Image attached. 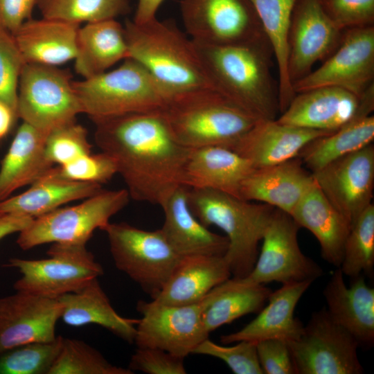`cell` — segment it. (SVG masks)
I'll list each match as a JSON object with an SVG mask.
<instances>
[{
	"label": "cell",
	"mask_w": 374,
	"mask_h": 374,
	"mask_svg": "<svg viewBox=\"0 0 374 374\" xmlns=\"http://www.w3.org/2000/svg\"><path fill=\"white\" fill-rule=\"evenodd\" d=\"M92 121L96 145L114 160L133 199L160 205L183 185L190 149L176 140L160 110Z\"/></svg>",
	"instance_id": "6da1fadb"
},
{
	"label": "cell",
	"mask_w": 374,
	"mask_h": 374,
	"mask_svg": "<svg viewBox=\"0 0 374 374\" xmlns=\"http://www.w3.org/2000/svg\"><path fill=\"white\" fill-rule=\"evenodd\" d=\"M194 43L213 89L258 120L277 118L278 86L271 73V48L253 44Z\"/></svg>",
	"instance_id": "7a4b0ae2"
},
{
	"label": "cell",
	"mask_w": 374,
	"mask_h": 374,
	"mask_svg": "<svg viewBox=\"0 0 374 374\" xmlns=\"http://www.w3.org/2000/svg\"><path fill=\"white\" fill-rule=\"evenodd\" d=\"M129 58L142 65L170 98L212 88L193 41L172 21L125 24Z\"/></svg>",
	"instance_id": "3957f363"
},
{
	"label": "cell",
	"mask_w": 374,
	"mask_h": 374,
	"mask_svg": "<svg viewBox=\"0 0 374 374\" xmlns=\"http://www.w3.org/2000/svg\"><path fill=\"white\" fill-rule=\"evenodd\" d=\"M160 111L176 140L189 149H231L258 121L211 88L175 96Z\"/></svg>",
	"instance_id": "277c9868"
},
{
	"label": "cell",
	"mask_w": 374,
	"mask_h": 374,
	"mask_svg": "<svg viewBox=\"0 0 374 374\" xmlns=\"http://www.w3.org/2000/svg\"><path fill=\"white\" fill-rule=\"evenodd\" d=\"M189 206L206 227L215 226L229 240L224 258L233 277H246L258 256V244L275 209L221 191L188 187Z\"/></svg>",
	"instance_id": "5b68a950"
},
{
	"label": "cell",
	"mask_w": 374,
	"mask_h": 374,
	"mask_svg": "<svg viewBox=\"0 0 374 374\" xmlns=\"http://www.w3.org/2000/svg\"><path fill=\"white\" fill-rule=\"evenodd\" d=\"M82 113L91 120L161 110L170 97L139 62L127 58L116 69L73 81Z\"/></svg>",
	"instance_id": "8992f818"
},
{
	"label": "cell",
	"mask_w": 374,
	"mask_h": 374,
	"mask_svg": "<svg viewBox=\"0 0 374 374\" xmlns=\"http://www.w3.org/2000/svg\"><path fill=\"white\" fill-rule=\"evenodd\" d=\"M127 189L101 190L82 203L34 218L19 233L17 244L28 250L46 243L85 244L93 231L102 230L128 203Z\"/></svg>",
	"instance_id": "52a82bcc"
},
{
	"label": "cell",
	"mask_w": 374,
	"mask_h": 374,
	"mask_svg": "<svg viewBox=\"0 0 374 374\" xmlns=\"http://www.w3.org/2000/svg\"><path fill=\"white\" fill-rule=\"evenodd\" d=\"M118 269L153 299L161 290L181 257L160 229L147 231L125 222L103 229Z\"/></svg>",
	"instance_id": "ba28073f"
},
{
	"label": "cell",
	"mask_w": 374,
	"mask_h": 374,
	"mask_svg": "<svg viewBox=\"0 0 374 374\" xmlns=\"http://www.w3.org/2000/svg\"><path fill=\"white\" fill-rule=\"evenodd\" d=\"M73 81L68 70L26 64L19 81L17 117L46 134L75 122L82 111Z\"/></svg>",
	"instance_id": "9c48e42d"
},
{
	"label": "cell",
	"mask_w": 374,
	"mask_h": 374,
	"mask_svg": "<svg viewBox=\"0 0 374 374\" xmlns=\"http://www.w3.org/2000/svg\"><path fill=\"white\" fill-rule=\"evenodd\" d=\"M47 253L48 258H12L3 265L17 269L21 274L14 283L16 291L57 299L79 290L103 274L102 265L85 244L53 243Z\"/></svg>",
	"instance_id": "30bf717a"
},
{
	"label": "cell",
	"mask_w": 374,
	"mask_h": 374,
	"mask_svg": "<svg viewBox=\"0 0 374 374\" xmlns=\"http://www.w3.org/2000/svg\"><path fill=\"white\" fill-rule=\"evenodd\" d=\"M179 9L186 33L197 44L272 50L250 0H181Z\"/></svg>",
	"instance_id": "8fae6325"
},
{
	"label": "cell",
	"mask_w": 374,
	"mask_h": 374,
	"mask_svg": "<svg viewBox=\"0 0 374 374\" xmlns=\"http://www.w3.org/2000/svg\"><path fill=\"white\" fill-rule=\"evenodd\" d=\"M296 374H361L356 339L326 309L314 312L300 336L287 341Z\"/></svg>",
	"instance_id": "7c38bea8"
},
{
	"label": "cell",
	"mask_w": 374,
	"mask_h": 374,
	"mask_svg": "<svg viewBox=\"0 0 374 374\" xmlns=\"http://www.w3.org/2000/svg\"><path fill=\"white\" fill-rule=\"evenodd\" d=\"M301 227L287 213L275 208L265 229L261 250L251 271L242 279L249 283L314 282L323 274L306 256L298 242Z\"/></svg>",
	"instance_id": "4fadbf2b"
},
{
	"label": "cell",
	"mask_w": 374,
	"mask_h": 374,
	"mask_svg": "<svg viewBox=\"0 0 374 374\" xmlns=\"http://www.w3.org/2000/svg\"><path fill=\"white\" fill-rule=\"evenodd\" d=\"M136 308L142 315L134 341L137 348H159L185 358L208 337L202 301L186 305L140 301Z\"/></svg>",
	"instance_id": "5bb4252c"
},
{
	"label": "cell",
	"mask_w": 374,
	"mask_h": 374,
	"mask_svg": "<svg viewBox=\"0 0 374 374\" xmlns=\"http://www.w3.org/2000/svg\"><path fill=\"white\" fill-rule=\"evenodd\" d=\"M374 85V26L344 30L337 49L317 69L293 84L295 93L325 86L358 96Z\"/></svg>",
	"instance_id": "9a60e30c"
},
{
	"label": "cell",
	"mask_w": 374,
	"mask_h": 374,
	"mask_svg": "<svg viewBox=\"0 0 374 374\" xmlns=\"http://www.w3.org/2000/svg\"><path fill=\"white\" fill-rule=\"evenodd\" d=\"M374 109V85L358 96L346 89L325 86L296 93L278 122L291 126L334 132Z\"/></svg>",
	"instance_id": "2e32d148"
},
{
	"label": "cell",
	"mask_w": 374,
	"mask_h": 374,
	"mask_svg": "<svg viewBox=\"0 0 374 374\" xmlns=\"http://www.w3.org/2000/svg\"><path fill=\"white\" fill-rule=\"evenodd\" d=\"M319 0H296L287 35V71L293 84L324 61L339 46L344 34Z\"/></svg>",
	"instance_id": "e0dca14e"
},
{
	"label": "cell",
	"mask_w": 374,
	"mask_h": 374,
	"mask_svg": "<svg viewBox=\"0 0 374 374\" xmlns=\"http://www.w3.org/2000/svg\"><path fill=\"white\" fill-rule=\"evenodd\" d=\"M312 175L325 197L352 226L372 204L373 143L331 161Z\"/></svg>",
	"instance_id": "ac0fdd59"
},
{
	"label": "cell",
	"mask_w": 374,
	"mask_h": 374,
	"mask_svg": "<svg viewBox=\"0 0 374 374\" xmlns=\"http://www.w3.org/2000/svg\"><path fill=\"white\" fill-rule=\"evenodd\" d=\"M0 298V355L33 341L56 339L61 315L57 299L16 291Z\"/></svg>",
	"instance_id": "d6986e66"
},
{
	"label": "cell",
	"mask_w": 374,
	"mask_h": 374,
	"mask_svg": "<svg viewBox=\"0 0 374 374\" xmlns=\"http://www.w3.org/2000/svg\"><path fill=\"white\" fill-rule=\"evenodd\" d=\"M332 132L285 125L274 120H258L231 150L249 161L254 168L298 157L312 141Z\"/></svg>",
	"instance_id": "ffe728a7"
},
{
	"label": "cell",
	"mask_w": 374,
	"mask_h": 374,
	"mask_svg": "<svg viewBox=\"0 0 374 374\" xmlns=\"http://www.w3.org/2000/svg\"><path fill=\"white\" fill-rule=\"evenodd\" d=\"M344 274L337 267L324 290L332 319L352 335L359 344L371 346L374 341V289L360 275L347 287Z\"/></svg>",
	"instance_id": "44dd1931"
},
{
	"label": "cell",
	"mask_w": 374,
	"mask_h": 374,
	"mask_svg": "<svg viewBox=\"0 0 374 374\" xmlns=\"http://www.w3.org/2000/svg\"><path fill=\"white\" fill-rule=\"evenodd\" d=\"M313 183L312 172L296 157L255 168L243 181L240 198L267 204L290 215Z\"/></svg>",
	"instance_id": "7402d4cb"
},
{
	"label": "cell",
	"mask_w": 374,
	"mask_h": 374,
	"mask_svg": "<svg viewBox=\"0 0 374 374\" xmlns=\"http://www.w3.org/2000/svg\"><path fill=\"white\" fill-rule=\"evenodd\" d=\"M312 283L301 281L283 284L280 288L271 292L267 305L258 312L254 319L241 330L221 336V342H257L268 339L290 341L297 339L304 326L294 317L295 308Z\"/></svg>",
	"instance_id": "603a6c76"
},
{
	"label": "cell",
	"mask_w": 374,
	"mask_h": 374,
	"mask_svg": "<svg viewBox=\"0 0 374 374\" xmlns=\"http://www.w3.org/2000/svg\"><path fill=\"white\" fill-rule=\"evenodd\" d=\"M254 169L249 161L230 148H191L184 166L182 184L188 188L215 190L240 198L241 186Z\"/></svg>",
	"instance_id": "cb8c5ba5"
},
{
	"label": "cell",
	"mask_w": 374,
	"mask_h": 374,
	"mask_svg": "<svg viewBox=\"0 0 374 374\" xmlns=\"http://www.w3.org/2000/svg\"><path fill=\"white\" fill-rule=\"evenodd\" d=\"M164 213L161 230L181 256H224L229 240L208 230L189 206L188 187L179 186L160 204Z\"/></svg>",
	"instance_id": "d4e9b609"
},
{
	"label": "cell",
	"mask_w": 374,
	"mask_h": 374,
	"mask_svg": "<svg viewBox=\"0 0 374 374\" xmlns=\"http://www.w3.org/2000/svg\"><path fill=\"white\" fill-rule=\"evenodd\" d=\"M231 276L224 256H183L161 290L152 300L175 305L197 303Z\"/></svg>",
	"instance_id": "484cf974"
},
{
	"label": "cell",
	"mask_w": 374,
	"mask_h": 374,
	"mask_svg": "<svg viewBox=\"0 0 374 374\" xmlns=\"http://www.w3.org/2000/svg\"><path fill=\"white\" fill-rule=\"evenodd\" d=\"M79 24L30 18L12 35L26 63L57 66L76 55Z\"/></svg>",
	"instance_id": "4316f807"
},
{
	"label": "cell",
	"mask_w": 374,
	"mask_h": 374,
	"mask_svg": "<svg viewBox=\"0 0 374 374\" xmlns=\"http://www.w3.org/2000/svg\"><path fill=\"white\" fill-rule=\"evenodd\" d=\"M25 192L0 202V213L35 218L66 203L86 199L102 189L95 182L68 179L53 166L37 179Z\"/></svg>",
	"instance_id": "83f0119b"
},
{
	"label": "cell",
	"mask_w": 374,
	"mask_h": 374,
	"mask_svg": "<svg viewBox=\"0 0 374 374\" xmlns=\"http://www.w3.org/2000/svg\"><path fill=\"white\" fill-rule=\"evenodd\" d=\"M290 215L300 227L309 230L317 239L325 261L339 267L351 226L314 181Z\"/></svg>",
	"instance_id": "f1b7e54d"
},
{
	"label": "cell",
	"mask_w": 374,
	"mask_h": 374,
	"mask_svg": "<svg viewBox=\"0 0 374 374\" xmlns=\"http://www.w3.org/2000/svg\"><path fill=\"white\" fill-rule=\"evenodd\" d=\"M57 299L61 305L60 319L66 324L73 327L97 324L129 344H134L139 319L123 317L116 312L98 278L79 290Z\"/></svg>",
	"instance_id": "f546056e"
},
{
	"label": "cell",
	"mask_w": 374,
	"mask_h": 374,
	"mask_svg": "<svg viewBox=\"0 0 374 374\" xmlns=\"http://www.w3.org/2000/svg\"><path fill=\"white\" fill-rule=\"evenodd\" d=\"M75 72L89 78L129 58L125 28L116 19L87 23L77 35Z\"/></svg>",
	"instance_id": "4dcf8cb0"
},
{
	"label": "cell",
	"mask_w": 374,
	"mask_h": 374,
	"mask_svg": "<svg viewBox=\"0 0 374 374\" xmlns=\"http://www.w3.org/2000/svg\"><path fill=\"white\" fill-rule=\"evenodd\" d=\"M47 136L24 122L18 128L1 163L0 202L53 166L45 153Z\"/></svg>",
	"instance_id": "1f68e13d"
},
{
	"label": "cell",
	"mask_w": 374,
	"mask_h": 374,
	"mask_svg": "<svg viewBox=\"0 0 374 374\" xmlns=\"http://www.w3.org/2000/svg\"><path fill=\"white\" fill-rule=\"evenodd\" d=\"M272 291L265 285L251 284L242 278H229L202 299L205 330L211 332L235 319L258 312Z\"/></svg>",
	"instance_id": "d6a6232c"
},
{
	"label": "cell",
	"mask_w": 374,
	"mask_h": 374,
	"mask_svg": "<svg viewBox=\"0 0 374 374\" xmlns=\"http://www.w3.org/2000/svg\"><path fill=\"white\" fill-rule=\"evenodd\" d=\"M374 140V116H359L305 145L298 157L311 172L331 161L357 151Z\"/></svg>",
	"instance_id": "836d02e7"
},
{
	"label": "cell",
	"mask_w": 374,
	"mask_h": 374,
	"mask_svg": "<svg viewBox=\"0 0 374 374\" xmlns=\"http://www.w3.org/2000/svg\"><path fill=\"white\" fill-rule=\"evenodd\" d=\"M272 48L278 74L279 112H284L295 96L287 71V35L296 0H250Z\"/></svg>",
	"instance_id": "e575fe53"
},
{
	"label": "cell",
	"mask_w": 374,
	"mask_h": 374,
	"mask_svg": "<svg viewBox=\"0 0 374 374\" xmlns=\"http://www.w3.org/2000/svg\"><path fill=\"white\" fill-rule=\"evenodd\" d=\"M43 17L79 24L116 19L130 12L128 0H37Z\"/></svg>",
	"instance_id": "d590c367"
},
{
	"label": "cell",
	"mask_w": 374,
	"mask_h": 374,
	"mask_svg": "<svg viewBox=\"0 0 374 374\" xmlns=\"http://www.w3.org/2000/svg\"><path fill=\"white\" fill-rule=\"evenodd\" d=\"M374 267V205L371 204L352 225L346 238L339 268L351 278L362 272L371 275Z\"/></svg>",
	"instance_id": "8d00e7d4"
},
{
	"label": "cell",
	"mask_w": 374,
	"mask_h": 374,
	"mask_svg": "<svg viewBox=\"0 0 374 374\" xmlns=\"http://www.w3.org/2000/svg\"><path fill=\"white\" fill-rule=\"evenodd\" d=\"M128 368L109 362L96 349L76 339L62 337L48 374H132Z\"/></svg>",
	"instance_id": "74e56055"
},
{
	"label": "cell",
	"mask_w": 374,
	"mask_h": 374,
	"mask_svg": "<svg viewBox=\"0 0 374 374\" xmlns=\"http://www.w3.org/2000/svg\"><path fill=\"white\" fill-rule=\"evenodd\" d=\"M62 337L33 341L0 355V374H48L60 350Z\"/></svg>",
	"instance_id": "f35d334b"
},
{
	"label": "cell",
	"mask_w": 374,
	"mask_h": 374,
	"mask_svg": "<svg viewBox=\"0 0 374 374\" xmlns=\"http://www.w3.org/2000/svg\"><path fill=\"white\" fill-rule=\"evenodd\" d=\"M91 148L87 130L75 121L48 134L45 153L53 164L62 166L91 153Z\"/></svg>",
	"instance_id": "ab89813d"
},
{
	"label": "cell",
	"mask_w": 374,
	"mask_h": 374,
	"mask_svg": "<svg viewBox=\"0 0 374 374\" xmlns=\"http://www.w3.org/2000/svg\"><path fill=\"white\" fill-rule=\"evenodd\" d=\"M231 346L219 345L208 338L192 354L208 355L222 360L235 374H263L260 365L256 342L240 341Z\"/></svg>",
	"instance_id": "60d3db41"
},
{
	"label": "cell",
	"mask_w": 374,
	"mask_h": 374,
	"mask_svg": "<svg viewBox=\"0 0 374 374\" xmlns=\"http://www.w3.org/2000/svg\"><path fill=\"white\" fill-rule=\"evenodd\" d=\"M26 64L13 35L0 28V101L16 113L19 81Z\"/></svg>",
	"instance_id": "b9f144b4"
},
{
	"label": "cell",
	"mask_w": 374,
	"mask_h": 374,
	"mask_svg": "<svg viewBox=\"0 0 374 374\" xmlns=\"http://www.w3.org/2000/svg\"><path fill=\"white\" fill-rule=\"evenodd\" d=\"M62 177L82 181L103 184L109 181L117 173L114 160L101 152L88 154L62 166L55 167Z\"/></svg>",
	"instance_id": "7bdbcfd3"
},
{
	"label": "cell",
	"mask_w": 374,
	"mask_h": 374,
	"mask_svg": "<svg viewBox=\"0 0 374 374\" xmlns=\"http://www.w3.org/2000/svg\"><path fill=\"white\" fill-rule=\"evenodd\" d=\"M328 17L344 30L374 26V0H319Z\"/></svg>",
	"instance_id": "ee69618b"
},
{
	"label": "cell",
	"mask_w": 374,
	"mask_h": 374,
	"mask_svg": "<svg viewBox=\"0 0 374 374\" xmlns=\"http://www.w3.org/2000/svg\"><path fill=\"white\" fill-rule=\"evenodd\" d=\"M184 357L154 348H137L128 368L148 374H186Z\"/></svg>",
	"instance_id": "f6af8a7d"
},
{
	"label": "cell",
	"mask_w": 374,
	"mask_h": 374,
	"mask_svg": "<svg viewBox=\"0 0 374 374\" xmlns=\"http://www.w3.org/2000/svg\"><path fill=\"white\" fill-rule=\"evenodd\" d=\"M260 365L266 374H296L287 342L268 339L256 342Z\"/></svg>",
	"instance_id": "bcb514c9"
},
{
	"label": "cell",
	"mask_w": 374,
	"mask_h": 374,
	"mask_svg": "<svg viewBox=\"0 0 374 374\" xmlns=\"http://www.w3.org/2000/svg\"><path fill=\"white\" fill-rule=\"evenodd\" d=\"M37 0H0V28L13 35L31 18Z\"/></svg>",
	"instance_id": "7dc6e473"
},
{
	"label": "cell",
	"mask_w": 374,
	"mask_h": 374,
	"mask_svg": "<svg viewBox=\"0 0 374 374\" xmlns=\"http://www.w3.org/2000/svg\"><path fill=\"white\" fill-rule=\"evenodd\" d=\"M33 218L10 213H0V240L5 237L19 233Z\"/></svg>",
	"instance_id": "c3c4849f"
},
{
	"label": "cell",
	"mask_w": 374,
	"mask_h": 374,
	"mask_svg": "<svg viewBox=\"0 0 374 374\" xmlns=\"http://www.w3.org/2000/svg\"><path fill=\"white\" fill-rule=\"evenodd\" d=\"M164 0H138L132 21L138 24H144L154 18Z\"/></svg>",
	"instance_id": "681fc988"
},
{
	"label": "cell",
	"mask_w": 374,
	"mask_h": 374,
	"mask_svg": "<svg viewBox=\"0 0 374 374\" xmlns=\"http://www.w3.org/2000/svg\"><path fill=\"white\" fill-rule=\"evenodd\" d=\"M17 118V113L11 107L0 101V139L9 133Z\"/></svg>",
	"instance_id": "f907efd6"
}]
</instances>
